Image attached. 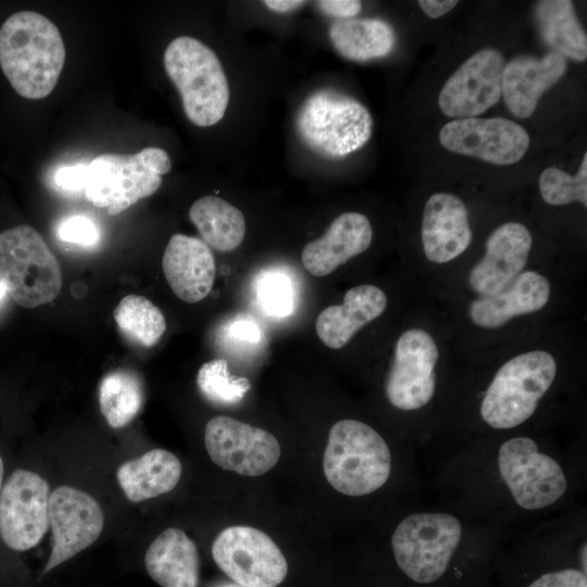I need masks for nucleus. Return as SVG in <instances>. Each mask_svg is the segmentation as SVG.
<instances>
[{
  "instance_id": "e433bc0d",
  "label": "nucleus",
  "mask_w": 587,
  "mask_h": 587,
  "mask_svg": "<svg viewBox=\"0 0 587 587\" xmlns=\"http://www.w3.org/2000/svg\"><path fill=\"white\" fill-rule=\"evenodd\" d=\"M316 4L324 14L339 18L357 15L362 7L357 0H321Z\"/></svg>"
},
{
  "instance_id": "bb28decb",
  "label": "nucleus",
  "mask_w": 587,
  "mask_h": 587,
  "mask_svg": "<svg viewBox=\"0 0 587 587\" xmlns=\"http://www.w3.org/2000/svg\"><path fill=\"white\" fill-rule=\"evenodd\" d=\"M189 217L204 241L218 251L236 249L245 237L246 221L240 210L217 196L199 198Z\"/></svg>"
},
{
  "instance_id": "473e14b6",
  "label": "nucleus",
  "mask_w": 587,
  "mask_h": 587,
  "mask_svg": "<svg viewBox=\"0 0 587 587\" xmlns=\"http://www.w3.org/2000/svg\"><path fill=\"white\" fill-rule=\"evenodd\" d=\"M539 190L542 199L550 205L580 202L587 205V154L575 176L558 168L548 167L539 176Z\"/></svg>"
},
{
  "instance_id": "39448f33",
  "label": "nucleus",
  "mask_w": 587,
  "mask_h": 587,
  "mask_svg": "<svg viewBox=\"0 0 587 587\" xmlns=\"http://www.w3.org/2000/svg\"><path fill=\"white\" fill-rule=\"evenodd\" d=\"M296 129L313 152L341 158L363 147L371 138L373 120L354 98L333 89L311 93L296 116Z\"/></svg>"
},
{
  "instance_id": "20e7f679",
  "label": "nucleus",
  "mask_w": 587,
  "mask_h": 587,
  "mask_svg": "<svg viewBox=\"0 0 587 587\" xmlns=\"http://www.w3.org/2000/svg\"><path fill=\"white\" fill-rule=\"evenodd\" d=\"M163 62L187 118L200 127L218 123L228 105L229 87L213 50L196 38L182 36L168 43Z\"/></svg>"
},
{
  "instance_id": "37998d69",
  "label": "nucleus",
  "mask_w": 587,
  "mask_h": 587,
  "mask_svg": "<svg viewBox=\"0 0 587 587\" xmlns=\"http://www.w3.org/2000/svg\"><path fill=\"white\" fill-rule=\"evenodd\" d=\"M228 587H234V586H228Z\"/></svg>"
},
{
  "instance_id": "6e6552de",
  "label": "nucleus",
  "mask_w": 587,
  "mask_h": 587,
  "mask_svg": "<svg viewBox=\"0 0 587 587\" xmlns=\"http://www.w3.org/2000/svg\"><path fill=\"white\" fill-rule=\"evenodd\" d=\"M462 538L460 521L444 512H417L404 517L391 536L400 570L420 584L436 582L446 572Z\"/></svg>"
},
{
  "instance_id": "f8f14e48",
  "label": "nucleus",
  "mask_w": 587,
  "mask_h": 587,
  "mask_svg": "<svg viewBox=\"0 0 587 587\" xmlns=\"http://www.w3.org/2000/svg\"><path fill=\"white\" fill-rule=\"evenodd\" d=\"M49 484L37 473L14 471L0 489V538L12 550L37 546L49 527Z\"/></svg>"
},
{
  "instance_id": "dca6fc26",
  "label": "nucleus",
  "mask_w": 587,
  "mask_h": 587,
  "mask_svg": "<svg viewBox=\"0 0 587 587\" xmlns=\"http://www.w3.org/2000/svg\"><path fill=\"white\" fill-rule=\"evenodd\" d=\"M504 60L486 48L471 55L444 84L438 105L449 117L470 118L486 112L501 96Z\"/></svg>"
},
{
  "instance_id": "aec40b11",
  "label": "nucleus",
  "mask_w": 587,
  "mask_h": 587,
  "mask_svg": "<svg viewBox=\"0 0 587 587\" xmlns=\"http://www.w3.org/2000/svg\"><path fill=\"white\" fill-rule=\"evenodd\" d=\"M566 71L563 55L552 51L542 58L516 57L504 65L501 93L510 112L519 118L529 117L540 97Z\"/></svg>"
},
{
  "instance_id": "9b49d317",
  "label": "nucleus",
  "mask_w": 587,
  "mask_h": 587,
  "mask_svg": "<svg viewBox=\"0 0 587 587\" xmlns=\"http://www.w3.org/2000/svg\"><path fill=\"white\" fill-rule=\"evenodd\" d=\"M204 445L217 466L249 477L263 475L280 457V446L273 434L224 415L207 423Z\"/></svg>"
},
{
  "instance_id": "ddd939ff",
  "label": "nucleus",
  "mask_w": 587,
  "mask_h": 587,
  "mask_svg": "<svg viewBox=\"0 0 587 587\" xmlns=\"http://www.w3.org/2000/svg\"><path fill=\"white\" fill-rule=\"evenodd\" d=\"M439 351L433 337L421 328L400 335L385 390L389 402L402 411L426 405L435 394Z\"/></svg>"
},
{
  "instance_id": "393cba45",
  "label": "nucleus",
  "mask_w": 587,
  "mask_h": 587,
  "mask_svg": "<svg viewBox=\"0 0 587 587\" xmlns=\"http://www.w3.org/2000/svg\"><path fill=\"white\" fill-rule=\"evenodd\" d=\"M182 475L178 458L165 449H152L124 462L116 478L125 497L134 503L170 492Z\"/></svg>"
},
{
  "instance_id": "4be33fe9",
  "label": "nucleus",
  "mask_w": 587,
  "mask_h": 587,
  "mask_svg": "<svg viewBox=\"0 0 587 587\" xmlns=\"http://www.w3.org/2000/svg\"><path fill=\"white\" fill-rule=\"evenodd\" d=\"M550 298L548 279L534 271L517 275L491 296H480L469 308L471 321L483 328H498L515 316L542 309Z\"/></svg>"
},
{
  "instance_id": "c9c22d12",
  "label": "nucleus",
  "mask_w": 587,
  "mask_h": 587,
  "mask_svg": "<svg viewBox=\"0 0 587 587\" xmlns=\"http://www.w3.org/2000/svg\"><path fill=\"white\" fill-rule=\"evenodd\" d=\"M528 587H587L586 573L565 569L541 575Z\"/></svg>"
},
{
  "instance_id": "5701e85b",
  "label": "nucleus",
  "mask_w": 587,
  "mask_h": 587,
  "mask_svg": "<svg viewBox=\"0 0 587 587\" xmlns=\"http://www.w3.org/2000/svg\"><path fill=\"white\" fill-rule=\"evenodd\" d=\"M386 307L387 297L378 287L370 284L352 287L345 294L341 304L330 305L319 314L316 334L328 348L340 349Z\"/></svg>"
},
{
  "instance_id": "f03ea898",
  "label": "nucleus",
  "mask_w": 587,
  "mask_h": 587,
  "mask_svg": "<svg viewBox=\"0 0 587 587\" xmlns=\"http://www.w3.org/2000/svg\"><path fill=\"white\" fill-rule=\"evenodd\" d=\"M65 61L60 30L45 15L21 11L0 27V67L12 88L23 98L49 96Z\"/></svg>"
},
{
  "instance_id": "2f4dec72",
  "label": "nucleus",
  "mask_w": 587,
  "mask_h": 587,
  "mask_svg": "<svg viewBox=\"0 0 587 587\" xmlns=\"http://www.w3.org/2000/svg\"><path fill=\"white\" fill-rule=\"evenodd\" d=\"M254 295L260 310L272 317H287L296 307L292 276L282 268H266L258 274Z\"/></svg>"
},
{
  "instance_id": "a19ab883",
  "label": "nucleus",
  "mask_w": 587,
  "mask_h": 587,
  "mask_svg": "<svg viewBox=\"0 0 587 587\" xmlns=\"http://www.w3.org/2000/svg\"><path fill=\"white\" fill-rule=\"evenodd\" d=\"M3 472H4V471H3V461H2V459H1V457H0V489H1V487H2Z\"/></svg>"
},
{
  "instance_id": "a878e982",
  "label": "nucleus",
  "mask_w": 587,
  "mask_h": 587,
  "mask_svg": "<svg viewBox=\"0 0 587 587\" xmlns=\"http://www.w3.org/2000/svg\"><path fill=\"white\" fill-rule=\"evenodd\" d=\"M335 50L352 61H370L388 55L396 43L392 27L378 18L342 20L329 28Z\"/></svg>"
},
{
  "instance_id": "9d476101",
  "label": "nucleus",
  "mask_w": 587,
  "mask_h": 587,
  "mask_svg": "<svg viewBox=\"0 0 587 587\" xmlns=\"http://www.w3.org/2000/svg\"><path fill=\"white\" fill-rule=\"evenodd\" d=\"M212 557L241 587H277L288 572L285 555L274 540L251 526L223 529L212 544Z\"/></svg>"
},
{
  "instance_id": "79ce46f5",
  "label": "nucleus",
  "mask_w": 587,
  "mask_h": 587,
  "mask_svg": "<svg viewBox=\"0 0 587 587\" xmlns=\"http://www.w3.org/2000/svg\"><path fill=\"white\" fill-rule=\"evenodd\" d=\"M583 553H582V563H584V569L586 571V544L583 546Z\"/></svg>"
},
{
  "instance_id": "7c9ffc66",
  "label": "nucleus",
  "mask_w": 587,
  "mask_h": 587,
  "mask_svg": "<svg viewBox=\"0 0 587 587\" xmlns=\"http://www.w3.org/2000/svg\"><path fill=\"white\" fill-rule=\"evenodd\" d=\"M197 385L209 401L220 405L238 404L251 386L246 377L232 375L224 359L203 363L197 374Z\"/></svg>"
},
{
  "instance_id": "1a4fd4ad",
  "label": "nucleus",
  "mask_w": 587,
  "mask_h": 587,
  "mask_svg": "<svg viewBox=\"0 0 587 587\" xmlns=\"http://www.w3.org/2000/svg\"><path fill=\"white\" fill-rule=\"evenodd\" d=\"M498 467L514 501L525 510L545 509L567 489L563 469L528 437L504 441L499 448Z\"/></svg>"
},
{
  "instance_id": "f704fd0d",
  "label": "nucleus",
  "mask_w": 587,
  "mask_h": 587,
  "mask_svg": "<svg viewBox=\"0 0 587 587\" xmlns=\"http://www.w3.org/2000/svg\"><path fill=\"white\" fill-rule=\"evenodd\" d=\"M58 237L67 243L91 247L99 240L95 223L84 215L67 217L58 226Z\"/></svg>"
},
{
  "instance_id": "58836bf2",
  "label": "nucleus",
  "mask_w": 587,
  "mask_h": 587,
  "mask_svg": "<svg viewBox=\"0 0 587 587\" xmlns=\"http://www.w3.org/2000/svg\"><path fill=\"white\" fill-rule=\"evenodd\" d=\"M263 3L271 10L278 13H287L295 11L305 4L301 0H265Z\"/></svg>"
},
{
  "instance_id": "ea45409f",
  "label": "nucleus",
  "mask_w": 587,
  "mask_h": 587,
  "mask_svg": "<svg viewBox=\"0 0 587 587\" xmlns=\"http://www.w3.org/2000/svg\"><path fill=\"white\" fill-rule=\"evenodd\" d=\"M7 295H8V290L5 288V285L0 279V309L3 305V302L5 301Z\"/></svg>"
},
{
  "instance_id": "4c0bfd02",
  "label": "nucleus",
  "mask_w": 587,
  "mask_h": 587,
  "mask_svg": "<svg viewBox=\"0 0 587 587\" xmlns=\"http://www.w3.org/2000/svg\"><path fill=\"white\" fill-rule=\"evenodd\" d=\"M458 1L452 0H420L419 5L430 18H438L451 11Z\"/></svg>"
},
{
  "instance_id": "b1692460",
  "label": "nucleus",
  "mask_w": 587,
  "mask_h": 587,
  "mask_svg": "<svg viewBox=\"0 0 587 587\" xmlns=\"http://www.w3.org/2000/svg\"><path fill=\"white\" fill-rule=\"evenodd\" d=\"M149 576L162 587H198L196 544L179 528H167L150 544L145 555Z\"/></svg>"
},
{
  "instance_id": "4468645a",
  "label": "nucleus",
  "mask_w": 587,
  "mask_h": 587,
  "mask_svg": "<svg viewBox=\"0 0 587 587\" xmlns=\"http://www.w3.org/2000/svg\"><path fill=\"white\" fill-rule=\"evenodd\" d=\"M439 141L451 152L496 165L519 162L529 147L527 132L503 117L453 120L441 127Z\"/></svg>"
},
{
  "instance_id": "6ab92c4d",
  "label": "nucleus",
  "mask_w": 587,
  "mask_h": 587,
  "mask_svg": "<svg viewBox=\"0 0 587 587\" xmlns=\"http://www.w3.org/2000/svg\"><path fill=\"white\" fill-rule=\"evenodd\" d=\"M162 268L173 292L188 303L204 299L215 278V261L209 246L183 234L170 238Z\"/></svg>"
},
{
  "instance_id": "cd10ccee",
  "label": "nucleus",
  "mask_w": 587,
  "mask_h": 587,
  "mask_svg": "<svg viewBox=\"0 0 587 587\" xmlns=\"http://www.w3.org/2000/svg\"><path fill=\"white\" fill-rule=\"evenodd\" d=\"M535 15L544 39L555 52L582 62L587 58V38L570 0L536 3Z\"/></svg>"
},
{
  "instance_id": "a211bd4d",
  "label": "nucleus",
  "mask_w": 587,
  "mask_h": 587,
  "mask_svg": "<svg viewBox=\"0 0 587 587\" xmlns=\"http://www.w3.org/2000/svg\"><path fill=\"white\" fill-rule=\"evenodd\" d=\"M421 236L430 262L442 264L461 255L472 241L464 202L452 193L432 195L424 207Z\"/></svg>"
},
{
  "instance_id": "c85d7f7f",
  "label": "nucleus",
  "mask_w": 587,
  "mask_h": 587,
  "mask_svg": "<svg viewBox=\"0 0 587 587\" xmlns=\"http://www.w3.org/2000/svg\"><path fill=\"white\" fill-rule=\"evenodd\" d=\"M143 403V388L136 373L114 370L100 382V411L113 428H122L130 423Z\"/></svg>"
},
{
  "instance_id": "2eb2a0df",
  "label": "nucleus",
  "mask_w": 587,
  "mask_h": 587,
  "mask_svg": "<svg viewBox=\"0 0 587 587\" xmlns=\"http://www.w3.org/2000/svg\"><path fill=\"white\" fill-rule=\"evenodd\" d=\"M104 525L102 509L87 492L62 485L49 498L52 549L43 573L92 545Z\"/></svg>"
},
{
  "instance_id": "f3484780",
  "label": "nucleus",
  "mask_w": 587,
  "mask_h": 587,
  "mask_svg": "<svg viewBox=\"0 0 587 587\" xmlns=\"http://www.w3.org/2000/svg\"><path fill=\"white\" fill-rule=\"evenodd\" d=\"M532 243V235L523 224L500 225L488 237L485 255L469 274L470 287L480 296L502 290L522 273Z\"/></svg>"
},
{
  "instance_id": "412c9836",
  "label": "nucleus",
  "mask_w": 587,
  "mask_h": 587,
  "mask_svg": "<svg viewBox=\"0 0 587 587\" xmlns=\"http://www.w3.org/2000/svg\"><path fill=\"white\" fill-rule=\"evenodd\" d=\"M372 238V225L364 214L342 213L322 237L305 245L301 252L302 264L310 274L326 276L367 250Z\"/></svg>"
},
{
  "instance_id": "f257e3e1",
  "label": "nucleus",
  "mask_w": 587,
  "mask_h": 587,
  "mask_svg": "<svg viewBox=\"0 0 587 587\" xmlns=\"http://www.w3.org/2000/svg\"><path fill=\"white\" fill-rule=\"evenodd\" d=\"M171 167V159L163 149L148 147L133 154L105 153L86 165L62 167L57 182L65 191L84 189L89 202L117 215L154 193L162 184L161 176Z\"/></svg>"
},
{
  "instance_id": "7ed1b4c3",
  "label": "nucleus",
  "mask_w": 587,
  "mask_h": 587,
  "mask_svg": "<svg viewBox=\"0 0 587 587\" xmlns=\"http://www.w3.org/2000/svg\"><path fill=\"white\" fill-rule=\"evenodd\" d=\"M323 469L327 482L337 491L365 496L388 480L391 453L373 427L357 420H341L329 430Z\"/></svg>"
},
{
  "instance_id": "423d86ee",
  "label": "nucleus",
  "mask_w": 587,
  "mask_h": 587,
  "mask_svg": "<svg viewBox=\"0 0 587 587\" xmlns=\"http://www.w3.org/2000/svg\"><path fill=\"white\" fill-rule=\"evenodd\" d=\"M557 375L554 358L535 350L505 362L496 373L480 403V416L496 429H510L527 421Z\"/></svg>"
},
{
  "instance_id": "72a5a7b5",
  "label": "nucleus",
  "mask_w": 587,
  "mask_h": 587,
  "mask_svg": "<svg viewBox=\"0 0 587 587\" xmlns=\"http://www.w3.org/2000/svg\"><path fill=\"white\" fill-rule=\"evenodd\" d=\"M220 337L229 349L251 352L258 350L262 344L263 332L252 316L239 314L224 323Z\"/></svg>"
},
{
  "instance_id": "c756f323",
  "label": "nucleus",
  "mask_w": 587,
  "mask_h": 587,
  "mask_svg": "<svg viewBox=\"0 0 587 587\" xmlns=\"http://www.w3.org/2000/svg\"><path fill=\"white\" fill-rule=\"evenodd\" d=\"M113 316L121 333L142 347L154 346L166 329L161 310L139 295L125 296L114 309Z\"/></svg>"
},
{
  "instance_id": "0eeeda50",
  "label": "nucleus",
  "mask_w": 587,
  "mask_h": 587,
  "mask_svg": "<svg viewBox=\"0 0 587 587\" xmlns=\"http://www.w3.org/2000/svg\"><path fill=\"white\" fill-rule=\"evenodd\" d=\"M0 279L12 299L27 309L53 301L62 287L55 255L28 225L0 233Z\"/></svg>"
}]
</instances>
